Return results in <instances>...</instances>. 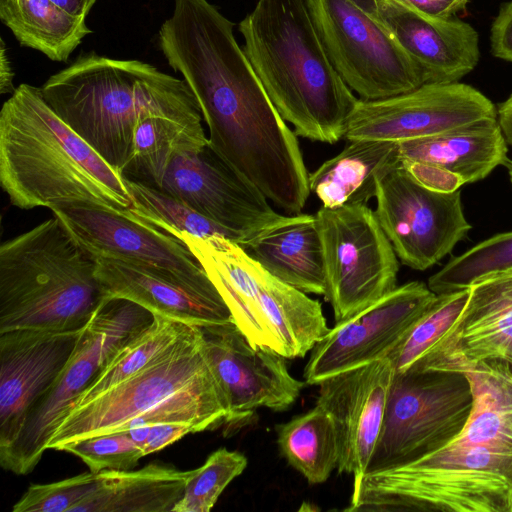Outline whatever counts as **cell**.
I'll use <instances>...</instances> for the list:
<instances>
[{
  "label": "cell",
  "instance_id": "obj_42",
  "mask_svg": "<svg viewBox=\"0 0 512 512\" xmlns=\"http://www.w3.org/2000/svg\"><path fill=\"white\" fill-rule=\"evenodd\" d=\"M419 12L440 18L455 17L464 11L470 0H405Z\"/></svg>",
  "mask_w": 512,
  "mask_h": 512
},
{
  "label": "cell",
  "instance_id": "obj_11",
  "mask_svg": "<svg viewBox=\"0 0 512 512\" xmlns=\"http://www.w3.org/2000/svg\"><path fill=\"white\" fill-rule=\"evenodd\" d=\"M314 216L324 258V296L341 322L397 287V255L365 204L322 207Z\"/></svg>",
  "mask_w": 512,
  "mask_h": 512
},
{
  "label": "cell",
  "instance_id": "obj_39",
  "mask_svg": "<svg viewBox=\"0 0 512 512\" xmlns=\"http://www.w3.org/2000/svg\"><path fill=\"white\" fill-rule=\"evenodd\" d=\"M401 165L418 183L433 191L451 193L466 184L460 175L434 164L401 160Z\"/></svg>",
  "mask_w": 512,
  "mask_h": 512
},
{
  "label": "cell",
  "instance_id": "obj_19",
  "mask_svg": "<svg viewBox=\"0 0 512 512\" xmlns=\"http://www.w3.org/2000/svg\"><path fill=\"white\" fill-rule=\"evenodd\" d=\"M394 373L385 357L318 383L316 404L330 414L336 428L337 470L352 475L353 484L365 475L376 448Z\"/></svg>",
  "mask_w": 512,
  "mask_h": 512
},
{
  "label": "cell",
  "instance_id": "obj_3",
  "mask_svg": "<svg viewBox=\"0 0 512 512\" xmlns=\"http://www.w3.org/2000/svg\"><path fill=\"white\" fill-rule=\"evenodd\" d=\"M0 182L20 209L88 204L135 215L124 177L26 83L0 111Z\"/></svg>",
  "mask_w": 512,
  "mask_h": 512
},
{
  "label": "cell",
  "instance_id": "obj_35",
  "mask_svg": "<svg viewBox=\"0 0 512 512\" xmlns=\"http://www.w3.org/2000/svg\"><path fill=\"white\" fill-rule=\"evenodd\" d=\"M469 287L437 294L435 302L387 355L395 372L409 369L454 323L469 297Z\"/></svg>",
  "mask_w": 512,
  "mask_h": 512
},
{
  "label": "cell",
  "instance_id": "obj_2",
  "mask_svg": "<svg viewBox=\"0 0 512 512\" xmlns=\"http://www.w3.org/2000/svg\"><path fill=\"white\" fill-rule=\"evenodd\" d=\"M473 391L464 428L405 465L366 473L348 512H512V365L463 367Z\"/></svg>",
  "mask_w": 512,
  "mask_h": 512
},
{
  "label": "cell",
  "instance_id": "obj_44",
  "mask_svg": "<svg viewBox=\"0 0 512 512\" xmlns=\"http://www.w3.org/2000/svg\"><path fill=\"white\" fill-rule=\"evenodd\" d=\"M497 118L508 145L512 147V93L497 105Z\"/></svg>",
  "mask_w": 512,
  "mask_h": 512
},
{
  "label": "cell",
  "instance_id": "obj_36",
  "mask_svg": "<svg viewBox=\"0 0 512 512\" xmlns=\"http://www.w3.org/2000/svg\"><path fill=\"white\" fill-rule=\"evenodd\" d=\"M247 458L239 451L219 448L204 464L191 470L182 497L171 512H209L225 488L246 469Z\"/></svg>",
  "mask_w": 512,
  "mask_h": 512
},
{
  "label": "cell",
  "instance_id": "obj_1",
  "mask_svg": "<svg viewBox=\"0 0 512 512\" xmlns=\"http://www.w3.org/2000/svg\"><path fill=\"white\" fill-rule=\"evenodd\" d=\"M164 55L195 95L212 147L277 207L300 213L310 189L296 134L236 41L234 23L225 17L194 23Z\"/></svg>",
  "mask_w": 512,
  "mask_h": 512
},
{
  "label": "cell",
  "instance_id": "obj_41",
  "mask_svg": "<svg viewBox=\"0 0 512 512\" xmlns=\"http://www.w3.org/2000/svg\"><path fill=\"white\" fill-rule=\"evenodd\" d=\"M190 433L197 432L193 426L188 424L162 423L153 425L144 446L145 455L162 450Z\"/></svg>",
  "mask_w": 512,
  "mask_h": 512
},
{
  "label": "cell",
  "instance_id": "obj_28",
  "mask_svg": "<svg viewBox=\"0 0 512 512\" xmlns=\"http://www.w3.org/2000/svg\"><path fill=\"white\" fill-rule=\"evenodd\" d=\"M259 309L285 358L304 357L329 332L319 301L279 280L266 269Z\"/></svg>",
  "mask_w": 512,
  "mask_h": 512
},
{
  "label": "cell",
  "instance_id": "obj_34",
  "mask_svg": "<svg viewBox=\"0 0 512 512\" xmlns=\"http://www.w3.org/2000/svg\"><path fill=\"white\" fill-rule=\"evenodd\" d=\"M512 269V231L496 234L452 258L428 280L435 294L468 288L478 278Z\"/></svg>",
  "mask_w": 512,
  "mask_h": 512
},
{
  "label": "cell",
  "instance_id": "obj_22",
  "mask_svg": "<svg viewBox=\"0 0 512 512\" xmlns=\"http://www.w3.org/2000/svg\"><path fill=\"white\" fill-rule=\"evenodd\" d=\"M95 259L106 297L128 299L153 314L198 327L233 321L217 288H202L148 266L107 257Z\"/></svg>",
  "mask_w": 512,
  "mask_h": 512
},
{
  "label": "cell",
  "instance_id": "obj_15",
  "mask_svg": "<svg viewBox=\"0 0 512 512\" xmlns=\"http://www.w3.org/2000/svg\"><path fill=\"white\" fill-rule=\"evenodd\" d=\"M436 298L428 285L411 281L336 322L311 350L305 382L318 385L337 373L387 357Z\"/></svg>",
  "mask_w": 512,
  "mask_h": 512
},
{
  "label": "cell",
  "instance_id": "obj_47",
  "mask_svg": "<svg viewBox=\"0 0 512 512\" xmlns=\"http://www.w3.org/2000/svg\"><path fill=\"white\" fill-rule=\"evenodd\" d=\"M504 166L507 168L508 170V174H509V178H510V182H511V185H512V160L511 159H507L504 163Z\"/></svg>",
  "mask_w": 512,
  "mask_h": 512
},
{
  "label": "cell",
  "instance_id": "obj_21",
  "mask_svg": "<svg viewBox=\"0 0 512 512\" xmlns=\"http://www.w3.org/2000/svg\"><path fill=\"white\" fill-rule=\"evenodd\" d=\"M380 17L422 73L424 83L459 82L480 60L479 35L456 17L423 14L405 0H378Z\"/></svg>",
  "mask_w": 512,
  "mask_h": 512
},
{
  "label": "cell",
  "instance_id": "obj_25",
  "mask_svg": "<svg viewBox=\"0 0 512 512\" xmlns=\"http://www.w3.org/2000/svg\"><path fill=\"white\" fill-rule=\"evenodd\" d=\"M400 162L397 141L353 140L309 174V189L326 208L367 205L376 195L379 178Z\"/></svg>",
  "mask_w": 512,
  "mask_h": 512
},
{
  "label": "cell",
  "instance_id": "obj_16",
  "mask_svg": "<svg viewBox=\"0 0 512 512\" xmlns=\"http://www.w3.org/2000/svg\"><path fill=\"white\" fill-rule=\"evenodd\" d=\"M205 350L226 396L225 432L248 423L259 408L283 411L301 394L286 359L270 347L253 346L234 321L200 327Z\"/></svg>",
  "mask_w": 512,
  "mask_h": 512
},
{
  "label": "cell",
  "instance_id": "obj_32",
  "mask_svg": "<svg viewBox=\"0 0 512 512\" xmlns=\"http://www.w3.org/2000/svg\"><path fill=\"white\" fill-rule=\"evenodd\" d=\"M153 315L147 327L122 344L106 360L69 409L88 402L139 371L195 326L166 316Z\"/></svg>",
  "mask_w": 512,
  "mask_h": 512
},
{
  "label": "cell",
  "instance_id": "obj_6",
  "mask_svg": "<svg viewBox=\"0 0 512 512\" xmlns=\"http://www.w3.org/2000/svg\"><path fill=\"white\" fill-rule=\"evenodd\" d=\"M96 259L53 215L0 246V333L80 330L106 297Z\"/></svg>",
  "mask_w": 512,
  "mask_h": 512
},
{
  "label": "cell",
  "instance_id": "obj_17",
  "mask_svg": "<svg viewBox=\"0 0 512 512\" xmlns=\"http://www.w3.org/2000/svg\"><path fill=\"white\" fill-rule=\"evenodd\" d=\"M73 238L94 257H107L175 274L206 289H216L187 245L136 215L88 204L50 209Z\"/></svg>",
  "mask_w": 512,
  "mask_h": 512
},
{
  "label": "cell",
  "instance_id": "obj_7",
  "mask_svg": "<svg viewBox=\"0 0 512 512\" xmlns=\"http://www.w3.org/2000/svg\"><path fill=\"white\" fill-rule=\"evenodd\" d=\"M332 65L361 100L424 84L421 71L384 25L378 0H305Z\"/></svg>",
  "mask_w": 512,
  "mask_h": 512
},
{
  "label": "cell",
  "instance_id": "obj_5",
  "mask_svg": "<svg viewBox=\"0 0 512 512\" xmlns=\"http://www.w3.org/2000/svg\"><path fill=\"white\" fill-rule=\"evenodd\" d=\"M238 30L269 99L295 134L328 144L344 137L359 98L329 60L305 0H257Z\"/></svg>",
  "mask_w": 512,
  "mask_h": 512
},
{
  "label": "cell",
  "instance_id": "obj_31",
  "mask_svg": "<svg viewBox=\"0 0 512 512\" xmlns=\"http://www.w3.org/2000/svg\"><path fill=\"white\" fill-rule=\"evenodd\" d=\"M277 444L287 462L308 482H325L337 469L339 449L330 414L320 405L276 427Z\"/></svg>",
  "mask_w": 512,
  "mask_h": 512
},
{
  "label": "cell",
  "instance_id": "obj_12",
  "mask_svg": "<svg viewBox=\"0 0 512 512\" xmlns=\"http://www.w3.org/2000/svg\"><path fill=\"white\" fill-rule=\"evenodd\" d=\"M375 215L401 262L424 271L449 254L471 229L460 191L418 183L401 165L379 178Z\"/></svg>",
  "mask_w": 512,
  "mask_h": 512
},
{
  "label": "cell",
  "instance_id": "obj_30",
  "mask_svg": "<svg viewBox=\"0 0 512 512\" xmlns=\"http://www.w3.org/2000/svg\"><path fill=\"white\" fill-rule=\"evenodd\" d=\"M208 141L201 121L147 118L134 131L131 155L121 174L158 188L177 154L199 149Z\"/></svg>",
  "mask_w": 512,
  "mask_h": 512
},
{
  "label": "cell",
  "instance_id": "obj_18",
  "mask_svg": "<svg viewBox=\"0 0 512 512\" xmlns=\"http://www.w3.org/2000/svg\"><path fill=\"white\" fill-rule=\"evenodd\" d=\"M80 331L15 329L0 333V457L19 438L34 405L54 385Z\"/></svg>",
  "mask_w": 512,
  "mask_h": 512
},
{
  "label": "cell",
  "instance_id": "obj_27",
  "mask_svg": "<svg viewBox=\"0 0 512 512\" xmlns=\"http://www.w3.org/2000/svg\"><path fill=\"white\" fill-rule=\"evenodd\" d=\"M99 488L72 512H168L182 497L191 470L151 463L138 470L100 471Z\"/></svg>",
  "mask_w": 512,
  "mask_h": 512
},
{
  "label": "cell",
  "instance_id": "obj_13",
  "mask_svg": "<svg viewBox=\"0 0 512 512\" xmlns=\"http://www.w3.org/2000/svg\"><path fill=\"white\" fill-rule=\"evenodd\" d=\"M491 119H497V107L476 88L461 82L424 83L383 99H358L344 137L400 142Z\"/></svg>",
  "mask_w": 512,
  "mask_h": 512
},
{
  "label": "cell",
  "instance_id": "obj_29",
  "mask_svg": "<svg viewBox=\"0 0 512 512\" xmlns=\"http://www.w3.org/2000/svg\"><path fill=\"white\" fill-rule=\"evenodd\" d=\"M0 19L21 46L66 62L93 31L84 17L74 16L51 0H0Z\"/></svg>",
  "mask_w": 512,
  "mask_h": 512
},
{
  "label": "cell",
  "instance_id": "obj_10",
  "mask_svg": "<svg viewBox=\"0 0 512 512\" xmlns=\"http://www.w3.org/2000/svg\"><path fill=\"white\" fill-rule=\"evenodd\" d=\"M202 331L192 326L174 345L139 371L88 402L71 407L50 437L47 450L89 437L121 432L134 418L190 388L217 382Z\"/></svg>",
  "mask_w": 512,
  "mask_h": 512
},
{
  "label": "cell",
  "instance_id": "obj_37",
  "mask_svg": "<svg viewBox=\"0 0 512 512\" xmlns=\"http://www.w3.org/2000/svg\"><path fill=\"white\" fill-rule=\"evenodd\" d=\"M56 450L77 456L91 472L131 470L146 456L143 448L133 441L128 431L68 442Z\"/></svg>",
  "mask_w": 512,
  "mask_h": 512
},
{
  "label": "cell",
  "instance_id": "obj_38",
  "mask_svg": "<svg viewBox=\"0 0 512 512\" xmlns=\"http://www.w3.org/2000/svg\"><path fill=\"white\" fill-rule=\"evenodd\" d=\"M100 472L81 474L46 484H32L13 505V512H72L100 486Z\"/></svg>",
  "mask_w": 512,
  "mask_h": 512
},
{
  "label": "cell",
  "instance_id": "obj_23",
  "mask_svg": "<svg viewBox=\"0 0 512 512\" xmlns=\"http://www.w3.org/2000/svg\"><path fill=\"white\" fill-rule=\"evenodd\" d=\"M202 264L226 305L234 323L253 346L270 347L279 353V344L258 306L265 268L236 242L220 237L176 235ZM280 354V353H279Z\"/></svg>",
  "mask_w": 512,
  "mask_h": 512
},
{
  "label": "cell",
  "instance_id": "obj_4",
  "mask_svg": "<svg viewBox=\"0 0 512 512\" xmlns=\"http://www.w3.org/2000/svg\"><path fill=\"white\" fill-rule=\"evenodd\" d=\"M40 89L56 114L120 174L141 121L203 119L184 80L139 60L85 53Z\"/></svg>",
  "mask_w": 512,
  "mask_h": 512
},
{
  "label": "cell",
  "instance_id": "obj_9",
  "mask_svg": "<svg viewBox=\"0 0 512 512\" xmlns=\"http://www.w3.org/2000/svg\"><path fill=\"white\" fill-rule=\"evenodd\" d=\"M153 318V313L128 299H103L81 329L76 346L54 385L34 405L19 438L0 457L4 470L27 475L35 469L61 419L101 366Z\"/></svg>",
  "mask_w": 512,
  "mask_h": 512
},
{
  "label": "cell",
  "instance_id": "obj_8",
  "mask_svg": "<svg viewBox=\"0 0 512 512\" xmlns=\"http://www.w3.org/2000/svg\"><path fill=\"white\" fill-rule=\"evenodd\" d=\"M473 402L464 372L416 368L395 372L366 473L405 465L442 448L464 428Z\"/></svg>",
  "mask_w": 512,
  "mask_h": 512
},
{
  "label": "cell",
  "instance_id": "obj_20",
  "mask_svg": "<svg viewBox=\"0 0 512 512\" xmlns=\"http://www.w3.org/2000/svg\"><path fill=\"white\" fill-rule=\"evenodd\" d=\"M469 290L454 323L410 368L459 371L489 360L512 365V269L486 274Z\"/></svg>",
  "mask_w": 512,
  "mask_h": 512
},
{
  "label": "cell",
  "instance_id": "obj_14",
  "mask_svg": "<svg viewBox=\"0 0 512 512\" xmlns=\"http://www.w3.org/2000/svg\"><path fill=\"white\" fill-rule=\"evenodd\" d=\"M158 188L235 233L240 246L281 216L209 141L199 149L177 154Z\"/></svg>",
  "mask_w": 512,
  "mask_h": 512
},
{
  "label": "cell",
  "instance_id": "obj_46",
  "mask_svg": "<svg viewBox=\"0 0 512 512\" xmlns=\"http://www.w3.org/2000/svg\"><path fill=\"white\" fill-rule=\"evenodd\" d=\"M151 427L152 426H139L127 430L133 441L142 447L143 450Z\"/></svg>",
  "mask_w": 512,
  "mask_h": 512
},
{
  "label": "cell",
  "instance_id": "obj_24",
  "mask_svg": "<svg viewBox=\"0 0 512 512\" xmlns=\"http://www.w3.org/2000/svg\"><path fill=\"white\" fill-rule=\"evenodd\" d=\"M241 247L284 283L305 293L325 294L323 250L315 216L281 215Z\"/></svg>",
  "mask_w": 512,
  "mask_h": 512
},
{
  "label": "cell",
  "instance_id": "obj_26",
  "mask_svg": "<svg viewBox=\"0 0 512 512\" xmlns=\"http://www.w3.org/2000/svg\"><path fill=\"white\" fill-rule=\"evenodd\" d=\"M401 160L434 164L466 183L486 178L508 159V143L497 119L433 136L398 142Z\"/></svg>",
  "mask_w": 512,
  "mask_h": 512
},
{
  "label": "cell",
  "instance_id": "obj_33",
  "mask_svg": "<svg viewBox=\"0 0 512 512\" xmlns=\"http://www.w3.org/2000/svg\"><path fill=\"white\" fill-rule=\"evenodd\" d=\"M132 205L130 210L141 220L176 236L188 233L197 237L220 236L237 244L239 237L197 213L159 188L124 178Z\"/></svg>",
  "mask_w": 512,
  "mask_h": 512
},
{
  "label": "cell",
  "instance_id": "obj_40",
  "mask_svg": "<svg viewBox=\"0 0 512 512\" xmlns=\"http://www.w3.org/2000/svg\"><path fill=\"white\" fill-rule=\"evenodd\" d=\"M490 47L494 57L512 62V0L501 5L492 22Z\"/></svg>",
  "mask_w": 512,
  "mask_h": 512
},
{
  "label": "cell",
  "instance_id": "obj_43",
  "mask_svg": "<svg viewBox=\"0 0 512 512\" xmlns=\"http://www.w3.org/2000/svg\"><path fill=\"white\" fill-rule=\"evenodd\" d=\"M10 61L6 52L5 44L1 39V52H0V92L1 94L10 93L15 91L13 85L14 73L10 65Z\"/></svg>",
  "mask_w": 512,
  "mask_h": 512
},
{
  "label": "cell",
  "instance_id": "obj_45",
  "mask_svg": "<svg viewBox=\"0 0 512 512\" xmlns=\"http://www.w3.org/2000/svg\"><path fill=\"white\" fill-rule=\"evenodd\" d=\"M74 16L86 18L97 0H51Z\"/></svg>",
  "mask_w": 512,
  "mask_h": 512
}]
</instances>
